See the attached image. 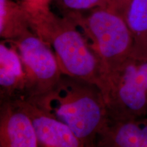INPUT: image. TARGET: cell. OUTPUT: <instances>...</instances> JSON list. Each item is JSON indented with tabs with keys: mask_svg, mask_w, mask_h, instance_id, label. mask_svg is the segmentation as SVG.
Listing matches in <instances>:
<instances>
[{
	"mask_svg": "<svg viewBox=\"0 0 147 147\" xmlns=\"http://www.w3.org/2000/svg\"><path fill=\"white\" fill-rule=\"evenodd\" d=\"M9 42L17 49L25 71V88L21 99L36 100L52 89L63 74L50 45L32 29Z\"/></svg>",
	"mask_w": 147,
	"mask_h": 147,
	"instance_id": "5",
	"label": "cell"
},
{
	"mask_svg": "<svg viewBox=\"0 0 147 147\" xmlns=\"http://www.w3.org/2000/svg\"><path fill=\"white\" fill-rule=\"evenodd\" d=\"M0 147H40L32 119L19 99L1 102Z\"/></svg>",
	"mask_w": 147,
	"mask_h": 147,
	"instance_id": "6",
	"label": "cell"
},
{
	"mask_svg": "<svg viewBox=\"0 0 147 147\" xmlns=\"http://www.w3.org/2000/svg\"><path fill=\"white\" fill-rule=\"evenodd\" d=\"M123 16L133 36V54L147 56V0H131Z\"/></svg>",
	"mask_w": 147,
	"mask_h": 147,
	"instance_id": "11",
	"label": "cell"
},
{
	"mask_svg": "<svg viewBox=\"0 0 147 147\" xmlns=\"http://www.w3.org/2000/svg\"><path fill=\"white\" fill-rule=\"evenodd\" d=\"M22 3L31 29L52 47L62 74L95 84L103 93L105 83L100 61L76 24L53 13L50 7Z\"/></svg>",
	"mask_w": 147,
	"mask_h": 147,
	"instance_id": "2",
	"label": "cell"
},
{
	"mask_svg": "<svg viewBox=\"0 0 147 147\" xmlns=\"http://www.w3.org/2000/svg\"><path fill=\"white\" fill-rule=\"evenodd\" d=\"M103 94L108 118L147 117V56H129L108 77Z\"/></svg>",
	"mask_w": 147,
	"mask_h": 147,
	"instance_id": "4",
	"label": "cell"
},
{
	"mask_svg": "<svg viewBox=\"0 0 147 147\" xmlns=\"http://www.w3.org/2000/svg\"><path fill=\"white\" fill-rule=\"evenodd\" d=\"M34 123L40 147H87L68 126L29 101L19 99Z\"/></svg>",
	"mask_w": 147,
	"mask_h": 147,
	"instance_id": "8",
	"label": "cell"
},
{
	"mask_svg": "<svg viewBox=\"0 0 147 147\" xmlns=\"http://www.w3.org/2000/svg\"><path fill=\"white\" fill-rule=\"evenodd\" d=\"M131 0H110V6L123 14Z\"/></svg>",
	"mask_w": 147,
	"mask_h": 147,
	"instance_id": "13",
	"label": "cell"
},
{
	"mask_svg": "<svg viewBox=\"0 0 147 147\" xmlns=\"http://www.w3.org/2000/svg\"><path fill=\"white\" fill-rule=\"evenodd\" d=\"M62 15L76 24L87 39L100 61L105 88L109 75L134 51L133 36L123 14L108 6Z\"/></svg>",
	"mask_w": 147,
	"mask_h": 147,
	"instance_id": "3",
	"label": "cell"
},
{
	"mask_svg": "<svg viewBox=\"0 0 147 147\" xmlns=\"http://www.w3.org/2000/svg\"><path fill=\"white\" fill-rule=\"evenodd\" d=\"M62 14L110 6V0H55Z\"/></svg>",
	"mask_w": 147,
	"mask_h": 147,
	"instance_id": "12",
	"label": "cell"
},
{
	"mask_svg": "<svg viewBox=\"0 0 147 147\" xmlns=\"http://www.w3.org/2000/svg\"><path fill=\"white\" fill-rule=\"evenodd\" d=\"M95 147H147V117L108 118L97 136Z\"/></svg>",
	"mask_w": 147,
	"mask_h": 147,
	"instance_id": "7",
	"label": "cell"
},
{
	"mask_svg": "<svg viewBox=\"0 0 147 147\" xmlns=\"http://www.w3.org/2000/svg\"><path fill=\"white\" fill-rule=\"evenodd\" d=\"M25 74L21 57L11 42H0V97L1 101L23 96Z\"/></svg>",
	"mask_w": 147,
	"mask_h": 147,
	"instance_id": "9",
	"label": "cell"
},
{
	"mask_svg": "<svg viewBox=\"0 0 147 147\" xmlns=\"http://www.w3.org/2000/svg\"><path fill=\"white\" fill-rule=\"evenodd\" d=\"M52 0H21L22 2L25 4L32 5L35 7H49L50 3Z\"/></svg>",
	"mask_w": 147,
	"mask_h": 147,
	"instance_id": "14",
	"label": "cell"
},
{
	"mask_svg": "<svg viewBox=\"0 0 147 147\" xmlns=\"http://www.w3.org/2000/svg\"><path fill=\"white\" fill-rule=\"evenodd\" d=\"M32 29L26 10L21 1L0 0V36L1 40L13 41Z\"/></svg>",
	"mask_w": 147,
	"mask_h": 147,
	"instance_id": "10",
	"label": "cell"
},
{
	"mask_svg": "<svg viewBox=\"0 0 147 147\" xmlns=\"http://www.w3.org/2000/svg\"><path fill=\"white\" fill-rule=\"evenodd\" d=\"M29 102L68 126L87 147H95L97 136L108 119L100 88L63 74L48 93Z\"/></svg>",
	"mask_w": 147,
	"mask_h": 147,
	"instance_id": "1",
	"label": "cell"
}]
</instances>
